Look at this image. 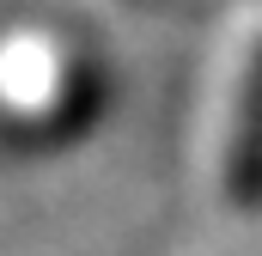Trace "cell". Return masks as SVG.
I'll return each mask as SVG.
<instances>
[{
    "label": "cell",
    "instance_id": "cell-2",
    "mask_svg": "<svg viewBox=\"0 0 262 256\" xmlns=\"http://www.w3.org/2000/svg\"><path fill=\"white\" fill-rule=\"evenodd\" d=\"M213 177H220L226 207H238V214L262 207V31L244 37V55L232 67V104L220 116Z\"/></svg>",
    "mask_w": 262,
    "mask_h": 256
},
{
    "label": "cell",
    "instance_id": "cell-1",
    "mask_svg": "<svg viewBox=\"0 0 262 256\" xmlns=\"http://www.w3.org/2000/svg\"><path fill=\"white\" fill-rule=\"evenodd\" d=\"M104 67L67 31H6L0 37V146L49 153L79 140L104 110Z\"/></svg>",
    "mask_w": 262,
    "mask_h": 256
}]
</instances>
